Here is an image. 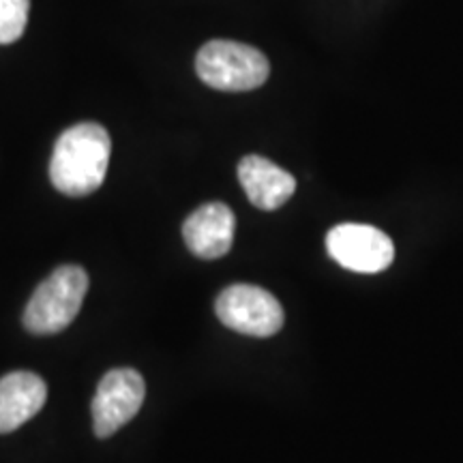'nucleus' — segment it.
Instances as JSON below:
<instances>
[{
  "label": "nucleus",
  "instance_id": "nucleus-4",
  "mask_svg": "<svg viewBox=\"0 0 463 463\" xmlns=\"http://www.w3.org/2000/svg\"><path fill=\"white\" fill-rule=\"evenodd\" d=\"M217 317L232 331L251 337H273L281 331L283 307L264 288L236 283L225 288L215 303Z\"/></svg>",
  "mask_w": 463,
  "mask_h": 463
},
{
  "label": "nucleus",
  "instance_id": "nucleus-8",
  "mask_svg": "<svg viewBox=\"0 0 463 463\" xmlns=\"http://www.w3.org/2000/svg\"><path fill=\"white\" fill-rule=\"evenodd\" d=\"M239 181L249 202L260 211H277L297 191V181L292 174L260 155H247L241 161Z\"/></svg>",
  "mask_w": 463,
  "mask_h": 463
},
{
  "label": "nucleus",
  "instance_id": "nucleus-9",
  "mask_svg": "<svg viewBox=\"0 0 463 463\" xmlns=\"http://www.w3.org/2000/svg\"><path fill=\"white\" fill-rule=\"evenodd\" d=\"M48 386L33 372H14L0 378V433H11L42 412Z\"/></svg>",
  "mask_w": 463,
  "mask_h": 463
},
{
  "label": "nucleus",
  "instance_id": "nucleus-10",
  "mask_svg": "<svg viewBox=\"0 0 463 463\" xmlns=\"http://www.w3.org/2000/svg\"><path fill=\"white\" fill-rule=\"evenodd\" d=\"M31 0H0V45L15 43L26 31Z\"/></svg>",
  "mask_w": 463,
  "mask_h": 463
},
{
  "label": "nucleus",
  "instance_id": "nucleus-5",
  "mask_svg": "<svg viewBox=\"0 0 463 463\" xmlns=\"http://www.w3.org/2000/svg\"><path fill=\"white\" fill-rule=\"evenodd\" d=\"M146 384L140 372L131 367L112 369L103 375L92 397V430L97 438H109L140 412Z\"/></svg>",
  "mask_w": 463,
  "mask_h": 463
},
{
  "label": "nucleus",
  "instance_id": "nucleus-2",
  "mask_svg": "<svg viewBox=\"0 0 463 463\" xmlns=\"http://www.w3.org/2000/svg\"><path fill=\"white\" fill-rule=\"evenodd\" d=\"M89 292V275L82 266H58L34 289L24 309V326L33 335H56L71 324Z\"/></svg>",
  "mask_w": 463,
  "mask_h": 463
},
{
  "label": "nucleus",
  "instance_id": "nucleus-7",
  "mask_svg": "<svg viewBox=\"0 0 463 463\" xmlns=\"http://www.w3.org/2000/svg\"><path fill=\"white\" fill-rule=\"evenodd\" d=\"M234 232L236 217L223 202L200 206L183 223V239L189 251L202 260L223 258L234 242Z\"/></svg>",
  "mask_w": 463,
  "mask_h": 463
},
{
  "label": "nucleus",
  "instance_id": "nucleus-1",
  "mask_svg": "<svg viewBox=\"0 0 463 463\" xmlns=\"http://www.w3.org/2000/svg\"><path fill=\"white\" fill-rule=\"evenodd\" d=\"M112 140L106 127L80 123L62 131L50 161L52 184L71 198L95 194L106 181Z\"/></svg>",
  "mask_w": 463,
  "mask_h": 463
},
{
  "label": "nucleus",
  "instance_id": "nucleus-6",
  "mask_svg": "<svg viewBox=\"0 0 463 463\" xmlns=\"http://www.w3.org/2000/svg\"><path fill=\"white\" fill-rule=\"evenodd\" d=\"M326 249L335 262L354 273H380L395 258L389 234L364 223H341L328 232Z\"/></svg>",
  "mask_w": 463,
  "mask_h": 463
},
{
  "label": "nucleus",
  "instance_id": "nucleus-3",
  "mask_svg": "<svg viewBox=\"0 0 463 463\" xmlns=\"http://www.w3.org/2000/svg\"><path fill=\"white\" fill-rule=\"evenodd\" d=\"M195 71L206 86L225 92L256 90L269 80L270 65L262 52L247 43L215 39L202 45Z\"/></svg>",
  "mask_w": 463,
  "mask_h": 463
}]
</instances>
